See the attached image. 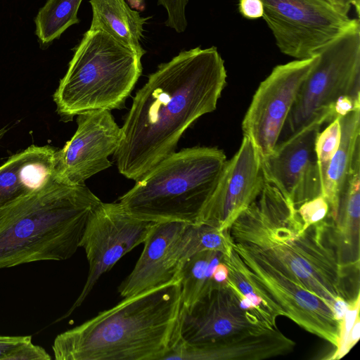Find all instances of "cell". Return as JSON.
Returning a JSON list of instances; mask_svg holds the SVG:
<instances>
[{"mask_svg": "<svg viewBox=\"0 0 360 360\" xmlns=\"http://www.w3.org/2000/svg\"><path fill=\"white\" fill-rule=\"evenodd\" d=\"M360 295L350 302V305L342 321L339 322V338L333 354L324 359L338 360L349 351V338L350 332L357 318L359 317Z\"/></svg>", "mask_w": 360, "mask_h": 360, "instance_id": "cell-26", "label": "cell"}, {"mask_svg": "<svg viewBox=\"0 0 360 360\" xmlns=\"http://www.w3.org/2000/svg\"><path fill=\"white\" fill-rule=\"evenodd\" d=\"M350 302L342 297H338L335 298L331 309L336 321L340 322L342 320L350 305Z\"/></svg>", "mask_w": 360, "mask_h": 360, "instance_id": "cell-32", "label": "cell"}, {"mask_svg": "<svg viewBox=\"0 0 360 360\" xmlns=\"http://www.w3.org/2000/svg\"><path fill=\"white\" fill-rule=\"evenodd\" d=\"M318 60L297 96L278 143L312 124L334 120L333 109L345 96L360 98V29L346 32L317 53Z\"/></svg>", "mask_w": 360, "mask_h": 360, "instance_id": "cell-7", "label": "cell"}, {"mask_svg": "<svg viewBox=\"0 0 360 360\" xmlns=\"http://www.w3.org/2000/svg\"><path fill=\"white\" fill-rule=\"evenodd\" d=\"M240 15L249 20H255L263 16L264 7L261 0H238Z\"/></svg>", "mask_w": 360, "mask_h": 360, "instance_id": "cell-31", "label": "cell"}, {"mask_svg": "<svg viewBox=\"0 0 360 360\" xmlns=\"http://www.w3.org/2000/svg\"><path fill=\"white\" fill-rule=\"evenodd\" d=\"M188 3V0H158L167 11L165 25L178 33L184 32L188 25L185 13Z\"/></svg>", "mask_w": 360, "mask_h": 360, "instance_id": "cell-28", "label": "cell"}, {"mask_svg": "<svg viewBox=\"0 0 360 360\" xmlns=\"http://www.w3.org/2000/svg\"><path fill=\"white\" fill-rule=\"evenodd\" d=\"M264 184L262 157L251 139L243 136L238 150L226 161L196 224L227 231L237 217L257 199Z\"/></svg>", "mask_w": 360, "mask_h": 360, "instance_id": "cell-13", "label": "cell"}, {"mask_svg": "<svg viewBox=\"0 0 360 360\" xmlns=\"http://www.w3.org/2000/svg\"><path fill=\"white\" fill-rule=\"evenodd\" d=\"M141 58L106 32L89 28L53 94L57 112L68 120L86 112L123 108L141 75Z\"/></svg>", "mask_w": 360, "mask_h": 360, "instance_id": "cell-6", "label": "cell"}, {"mask_svg": "<svg viewBox=\"0 0 360 360\" xmlns=\"http://www.w3.org/2000/svg\"><path fill=\"white\" fill-rule=\"evenodd\" d=\"M92 20L90 29L102 30L134 51L141 57L146 51L141 45L143 25L148 18L141 17L124 0H90Z\"/></svg>", "mask_w": 360, "mask_h": 360, "instance_id": "cell-20", "label": "cell"}, {"mask_svg": "<svg viewBox=\"0 0 360 360\" xmlns=\"http://www.w3.org/2000/svg\"><path fill=\"white\" fill-rule=\"evenodd\" d=\"M271 328L274 327L256 314L243 309L226 282L212 288L189 309L183 310L181 338L189 344L202 345Z\"/></svg>", "mask_w": 360, "mask_h": 360, "instance_id": "cell-15", "label": "cell"}, {"mask_svg": "<svg viewBox=\"0 0 360 360\" xmlns=\"http://www.w3.org/2000/svg\"><path fill=\"white\" fill-rule=\"evenodd\" d=\"M29 336L0 335V360H6L7 357L23 345L31 342Z\"/></svg>", "mask_w": 360, "mask_h": 360, "instance_id": "cell-30", "label": "cell"}, {"mask_svg": "<svg viewBox=\"0 0 360 360\" xmlns=\"http://www.w3.org/2000/svg\"><path fill=\"white\" fill-rule=\"evenodd\" d=\"M51 146H30L0 166V205L37 191L56 176Z\"/></svg>", "mask_w": 360, "mask_h": 360, "instance_id": "cell-19", "label": "cell"}, {"mask_svg": "<svg viewBox=\"0 0 360 360\" xmlns=\"http://www.w3.org/2000/svg\"><path fill=\"white\" fill-rule=\"evenodd\" d=\"M153 224L131 216L119 202L100 203L89 217L80 243L89 265L86 283L72 306L58 321L82 305L101 276L143 243Z\"/></svg>", "mask_w": 360, "mask_h": 360, "instance_id": "cell-10", "label": "cell"}, {"mask_svg": "<svg viewBox=\"0 0 360 360\" xmlns=\"http://www.w3.org/2000/svg\"><path fill=\"white\" fill-rule=\"evenodd\" d=\"M295 346L292 340L274 327L202 345L189 344L180 338L164 360H262L286 355Z\"/></svg>", "mask_w": 360, "mask_h": 360, "instance_id": "cell-17", "label": "cell"}, {"mask_svg": "<svg viewBox=\"0 0 360 360\" xmlns=\"http://www.w3.org/2000/svg\"><path fill=\"white\" fill-rule=\"evenodd\" d=\"M77 129L70 141L55 153V174L68 185L84 184L86 179L111 166L121 128L110 110L86 112L77 115Z\"/></svg>", "mask_w": 360, "mask_h": 360, "instance_id": "cell-12", "label": "cell"}, {"mask_svg": "<svg viewBox=\"0 0 360 360\" xmlns=\"http://www.w3.org/2000/svg\"><path fill=\"white\" fill-rule=\"evenodd\" d=\"M318 55L276 65L255 91L242 122L243 136L262 158L274 150L285 121Z\"/></svg>", "mask_w": 360, "mask_h": 360, "instance_id": "cell-11", "label": "cell"}, {"mask_svg": "<svg viewBox=\"0 0 360 360\" xmlns=\"http://www.w3.org/2000/svg\"><path fill=\"white\" fill-rule=\"evenodd\" d=\"M352 6L354 7L355 11L358 15L359 16L360 11V0H350Z\"/></svg>", "mask_w": 360, "mask_h": 360, "instance_id": "cell-36", "label": "cell"}, {"mask_svg": "<svg viewBox=\"0 0 360 360\" xmlns=\"http://www.w3.org/2000/svg\"><path fill=\"white\" fill-rule=\"evenodd\" d=\"M222 257L221 252L204 250L192 255L181 264L176 278L181 285L184 309L191 307L219 285L214 282L213 274Z\"/></svg>", "mask_w": 360, "mask_h": 360, "instance_id": "cell-22", "label": "cell"}, {"mask_svg": "<svg viewBox=\"0 0 360 360\" xmlns=\"http://www.w3.org/2000/svg\"><path fill=\"white\" fill-rule=\"evenodd\" d=\"M223 262L229 271L228 280L251 302L261 318L270 326L276 327L280 314L271 306L246 274L243 262L233 249L223 254Z\"/></svg>", "mask_w": 360, "mask_h": 360, "instance_id": "cell-24", "label": "cell"}, {"mask_svg": "<svg viewBox=\"0 0 360 360\" xmlns=\"http://www.w3.org/2000/svg\"><path fill=\"white\" fill-rule=\"evenodd\" d=\"M297 213L306 229L310 225L323 220L329 212V204L323 195H319L300 205Z\"/></svg>", "mask_w": 360, "mask_h": 360, "instance_id": "cell-27", "label": "cell"}, {"mask_svg": "<svg viewBox=\"0 0 360 360\" xmlns=\"http://www.w3.org/2000/svg\"><path fill=\"white\" fill-rule=\"evenodd\" d=\"M312 124L277 143L270 155L262 158L265 181L274 185L297 208L323 195L316 153L321 127Z\"/></svg>", "mask_w": 360, "mask_h": 360, "instance_id": "cell-14", "label": "cell"}, {"mask_svg": "<svg viewBox=\"0 0 360 360\" xmlns=\"http://www.w3.org/2000/svg\"><path fill=\"white\" fill-rule=\"evenodd\" d=\"M341 128L339 147L332 158L322 187L329 204L328 217L335 219L339 197L355 157L360 154V108L338 117Z\"/></svg>", "mask_w": 360, "mask_h": 360, "instance_id": "cell-21", "label": "cell"}, {"mask_svg": "<svg viewBox=\"0 0 360 360\" xmlns=\"http://www.w3.org/2000/svg\"><path fill=\"white\" fill-rule=\"evenodd\" d=\"M51 357L41 347L29 342L10 354L6 360H50Z\"/></svg>", "mask_w": 360, "mask_h": 360, "instance_id": "cell-29", "label": "cell"}, {"mask_svg": "<svg viewBox=\"0 0 360 360\" xmlns=\"http://www.w3.org/2000/svg\"><path fill=\"white\" fill-rule=\"evenodd\" d=\"M226 161L224 151L217 148L174 152L136 181L119 203L141 220L196 224Z\"/></svg>", "mask_w": 360, "mask_h": 360, "instance_id": "cell-5", "label": "cell"}, {"mask_svg": "<svg viewBox=\"0 0 360 360\" xmlns=\"http://www.w3.org/2000/svg\"><path fill=\"white\" fill-rule=\"evenodd\" d=\"M179 279L123 297L56 336V360H164L181 338Z\"/></svg>", "mask_w": 360, "mask_h": 360, "instance_id": "cell-3", "label": "cell"}, {"mask_svg": "<svg viewBox=\"0 0 360 360\" xmlns=\"http://www.w3.org/2000/svg\"><path fill=\"white\" fill-rule=\"evenodd\" d=\"M82 0H47L34 19L40 46L47 48L70 26L79 22L77 12Z\"/></svg>", "mask_w": 360, "mask_h": 360, "instance_id": "cell-23", "label": "cell"}, {"mask_svg": "<svg viewBox=\"0 0 360 360\" xmlns=\"http://www.w3.org/2000/svg\"><path fill=\"white\" fill-rule=\"evenodd\" d=\"M187 224L179 221L153 224L133 270L118 287L122 297L178 279L181 243Z\"/></svg>", "mask_w": 360, "mask_h": 360, "instance_id": "cell-16", "label": "cell"}, {"mask_svg": "<svg viewBox=\"0 0 360 360\" xmlns=\"http://www.w3.org/2000/svg\"><path fill=\"white\" fill-rule=\"evenodd\" d=\"M338 11L348 15L352 5L350 0H327Z\"/></svg>", "mask_w": 360, "mask_h": 360, "instance_id": "cell-34", "label": "cell"}, {"mask_svg": "<svg viewBox=\"0 0 360 360\" xmlns=\"http://www.w3.org/2000/svg\"><path fill=\"white\" fill-rule=\"evenodd\" d=\"M340 138L341 128L339 118L330 122L329 125L318 135L316 153L322 187L330 162L339 147Z\"/></svg>", "mask_w": 360, "mask_h": 360, "instance_id": "cell-25", "label": "cell"}, {"mask_svg": "<svg viewBox=\"0 0 360 360\" xmlns=\"http://www.w3.org/2000/svg\"><path fill=\"white\" fill-rule=\"evenodd\" d=\"M232 248L243 261L248 276L281 316L334 348L337 347L339 322L326 302L283 274L257 251L233 241Z\"/></svg>", "mask_w": 360, "mask_h": 360, "instance_id": "cell-9", "label": "cell"}, {"mask_svg": "<svg viewBox=\"0 0 360 360\" xmlns=\"http://www.w3.org/2000/svg\"><path fill=\"white\" fill-rule=\"evenodd\" d=\"M229 275V271L226 265L221 260L216 266L213 278L217 284H221L226 283Z\"/></svg>", "mask_w": 360, "mask_h": 360, "instance_id": "cell-33", "label": "cell"}, {"mask_svg": "<svg viewBox=\"0 0 360 360\" xmlns=\"http://www.w3.org/2000/svg\"><path fill=\"white\" fill-rule=\"evenodd\" d=\"M7 131H8V128L6 127H4L0 129V141L4 138V136L7 133Z\"/></svg>", "mask_w": 360, "mask_h": 360, "instance_id": "cell-37", "label": "cell"}, {"mask_svg": "<svg viewBox=\"0 0 360 360\" xmlns=\"http://www.w3.org/2000/svg\"><path fill=\"white\" fill-rule=\"evenodd\" d=\"M360 338V319L357 318L350 332L349 338V348L351 350L356 344Z\"/></svg>", "mask_w": 360, "mask_h": 360, "instance_id": "cell-35", "label": "cell"}, {"mask_svg": "<svg viewBox=\"0 0 360 360\" xmlns=\"http://www.w3.org/2000/svg\"><path fill=\"white\" fill-rule=\"evenodd\" d=\"M215 46L181 51L161 63L134 97L115 152L119 172L137 181L175 152L184 131L213 112L226 84Z\"/></svg>", "mask_w": 360, "mask_h": 360, "instance_id": "cell-1", "label": "cell"}, {"mask_svg": "<svg viewBox=\"0 0 360 360\" xmlns=\"http://www.w3.org/2000/svg\"><path fill=\"white\" fill-rule=\"evenodd\" d=\"M101 202L84 184L68 185L56 177L0 205V269L70 258Z\"/></svg>", "mask_w": 360, "mask_h": 360, "instance_id": "cell-4", "label": "cell"}, {"mask_svg": "<svg viewBox=\"0 0 360 360\" xmlns=\"http://www.w3.org/2000/svg\"><path fill=\"white\" fill-rule=\"evenodd\" d=\"M329 231L339 265L348 276L359 280L360 155L347 175L335 219L330 218Z\"/></svg>", "mask_w": 360, "mask_h": 360, "instance_id": "cell-18", "label": "cell"}, {"mask_svg": "<svg viewBox=\"0 0 360 360\" xmlns=\"http://www.w3.org/2000/svg\"><path fill=\"white\" fill-rule=\"evenodd\" d=\"M261 1L276 46L295 59L313 57L336 37L360 29L359 18L340 13L327 0Z\"/></svg>", "mask_w": 360, "mask_h": 360, "instance_id": "cell-8", "label": "cell"}, {"mask_svg": "<svg viewBox=\"0 0 360 360\" xmlns=\"http://www.w3.org/2000/svg\"><path fill=\"white\" fill-rule=\"evenodd\" d=\"M259 197L228 229L233 242L259 252L330 308L338 297L351 302L360 295L359 281L339 265L329 217L304 229L297 209L274 185L265 181Z\"/></svg>", "mask_w": 360, "mask_h": 360, "instance_id": "cell-2", "label": "cell"}]
</instances>
